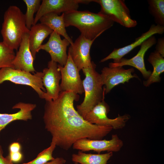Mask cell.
Here are the masks:
<instances>
[{
	"label": "cell",
	"instance_id": "3",
	"mask_svg": "<svg viewBox=\"0 0 164 164\" xmlns=\"http://www.w3.org/2000/svg\"><path fill=\"white\" fill-rule=\"evenodd\" d=\"M24 14L16 6H9L5 12L1 34L5 45L13 50H17L23 35L29 33Z\"/></svg>",
	"mask_w": 164,
	"mask_h": 164
},
{
	"label": "cell",
	"instance_id": "18",
	"mask_svg": "<svg viewBox=\"0 0 164 164\" xmlns=\"http://www.w3.org/2000/svg\"><path fill=\"white\" fill-rule=\"evenodd\" d=\"M36 107L35 104L20 102L14 105L12 109H20L11 114L0 113V132L11 122L15 120L27 121L32 118V111Z\"/></svg>",
	"mask_w": 164,
	"mask_h": 164
},
{
	"label": "cell",
	"instance_id": "24",
	"mask_svg": "<svg viewBox=\"0 0 164 164\" xmlns=\"http://www.w3.org/2000/svg\"><path fill=\"white\" fill-rule=\"evenodd\" d=\"M15 56L14 50L0 42V69L7 67L14 68L12 62Z\"/></svg>",
	"mask_w": 164,
	"mask_h": 164
},
{
	"label": "cell",
	"instance_id": "21",
	"mask_svg": "<svg viewBox=\"0 0 164 164\" xmlns=\"http://www.w3.org/2000/svg\"><path fill=\"white\" fill-rule=\"evenodd\" d=\"M152 65L153 69L149 77L143 84L145 87L149 86L152 83L160 81V74L164 71V59L155 50L151 53L148 59Z\"/></svg>",
	"mask_w": 164,
	"mask_h": 164
},
{
	"label": "cell",
	"instance_id": "5",
	"mask_svg": "<svg viewBox=\"0 0 164 164\" xmlns=\"http://www.w3.org/2000/svg\"><path fill=\"white\" fill-rule=\"evenodd\" d=\"M42 72H37L32 74L30 73L11 67L0 69V84L5 81L15 84L24 85L31 87L41 99L47 100L46 89L42 81Z\"/></svg>",
	"mask_w": 164,
	"mask_h": 164
},
{
	"label": "cell",
	"instance_id": "31",
	"mask_svg": "<svg viewBox=\"0 0 164 164\" xmlns=\"http://www.w3.org/2000/svg\"><path fill=\"white\" fill-rule=\"evenodd\" d=\"M66 162V160L62 157H57L45 164H64Z\"/></svg>",
	"mask_w": 164,
	"mask_h": 164
},
{
	"label": "cell",
	"instance_id": "26",
	"mask_svg": "<svg viewBox=\"0 0 164 164\" xmlns=\"http://www.w3.org/2000/svg\"><path fill=\"white\" fill-rule=\"evenodd\" d=\"M56 146L55 142L52 141L50 146L39 153L35 159L22 164H45L53 160L55 158L53 156V153Z\"/></svg>",
	"mask_w": 164,
	"mask_h": 164
},
{
	"label": "cell",
	"instance_id": "15",
	"mask_svg": "<svg viewBox=\"0 0 164 164\" xmlns=\"http://www.w3.org/2000/svg\"><path fill=\"white\" fill-rule=\"evenodd\" d=\"M42 72V81L45 88L47 101L55 100L61 92L59 82L61 76L57 63L51 60L48 62L47 67Z\"/></svg>",
	"mask_w": 164,
	"mask_h": 164
},
{
	"label": "cell",
	"instance_id": "20",
	"mask_svg": "<svg viewBox=\"0 0 164 164\" xmlns=\"http://www.w3.org/2000/svg\"><path fill=\"white\" fill-rule=\"evenodd\" d=\"M64 15V13L60 15L55 13H49L42 16L39 21L41 23L47 26L53 31L63 36L70 42V45L73 44V42L66 32Z\"/></svg>",
	"mask_w": 164,
	"mask_h": 164
},
{
	"label": "cell",
	"instance_id": "29",
	"mask_svg": "<svg viewBox=\"0 0 164 164\" xmlns=\"http://www.w3.org/2000/svg\"><path fill=\"white\" fill-rule=\"evenodd\" d=\"M3 151L0 145V164H13L8 156L4 157L3 156Z\"/></svg>",
	"mask_w": 164,
	"mask_h": 164
},
{
	"label": "cell",
	"instance_id": "22",
	"mask_svg": "<svg viewBox=\"0 0 164 164\" xmlns=\"http://www.w3.org/2000/svg\"><path fill=\"white\" fill-rule=\"evenodd\" d=\"M113 155L112 152L103 154L86 153L79 151L77 154L72 155V160L81 164H107Z\"/></svg>",
	"mask_w": 164,
	"mask_h": 164
},
{
	"label": "cell",
	"instance_id": "27",
	"mask_svg": "<svg viewBox=\"0 0 164 164\" xmlns=\"http://www.w3.org/2000/svg\"><path fill=\"white\" fill-rule=\"evenodd\" d=\"M155 51L164 57V38H159L156 42Z\"/></svg>",
	"mask_w": 164,
	"mask_h": 164
},
{
	"label": "cell",
	"instance_id": "11",
	"mask_svg": "<svg viewBox=\"0 0 164 164\" xmlns=\"http://www.w3.org/2000/svg\"><path fill=\"white\" fill-rule=\"evenodd\" d=\"M95 39L90 40L80 35L70 45L68 54L79 71L92 65L90 50Z\"/></svg>",
	"mask_w": 164,
	"mask_h": 164
},
{
	"label": "cell",
	"instance_id": "19",
	"mask_svg": "<svg viewBox=\"0 0 164 164\" xmlns=\"http://www.w3.org/2000/svg\"><path fill=\"white\" fill-rule=\"evenodd\" d=\"M53 31L48 27L41 23H37L31 27L29 35V44L34 60L37 50L43 40Z\"/></svg>",
	"mask_w": 164,
	"mask_h": 164
},
{
	"label": "cell",
	"instance_id": "1",
	"mask_svg": "<svg viewBox=\"0 0 164 164\" xmlns=\"http://www.w3.org/2000/svg\"><path fill=\"white\" fill-rule=\"evenodd\" d=\"M79 99V95L73 92L61 91L56 99L46 101L45 105V128L56 146L65 150L82 138L101 140L113 129L86 121L74 107V102Z\"/></svg>",
	"mask_w": 164,
	"mask_h": 164
},
{
	"label": "cell",
	"instance_id": "9",
	"mask_svg": "<svg viewBox=\"0 0 164 164\" xmlns=\"http://www.w3.org/2000/svg\"><path fill=\"white\" fill-rule=\"evenodd\" d=\"M123 145V141L117 134H114L112 135L111 139L109 140L82 138L76 141L72 147L73 149L83 152L93 151L100 154L103 151H119Z\"/></svg>",
	"mask_w": 164,
	"mask_h": 164
},
{
	"label": "cell",
	"instance_id": "23",
	"mask_svg": "<svg viewBox=\"0 0 164 164\" xmlns=\"http://www.w3.org/2000/svg\"><path fill=\"white\" fill-rule=\"evenodd\" d=\"M149 12L156 25L164 26V0H148Z\"/></svg>",
	"mask_w": 164,
	"mask_h": 164
},
{
	"label": "cell",
	"instance_id": "2",
	"mask_svg": "<svg viewBox=\"0 0 164 164\" xmlns=\"http://www.w3.org/2000/svg\"><path fill=\"white\" fill-rule=\"evenodd\" d=\"M64 13L65 27H76L81 35L90 40L96 39L114 23L108 17L99 12L76 10Z\"/></svg>",
	"mask_w": 164,
	"mask_h": 164
},
{
	"label": "cell",
	"instance_id": "10",
	"mask_svg": "<svg viewBox=\"0 0 164 164\" xmlns=\"http://www.w3.org/2000/svg\"><path fill=\"white\" fill-rule=\"evenodd\" d=\"M92 0H43L36 12L33 25L44 15L53 12L59 14L77 10L79 4H88Z\"/></svg>",
	"mask_w": 164,
	"mask_h": 164
},
{
	"label": "cell",
	"instance_id": "17",
	"mask_svg": "<svg viewBox=\"0 0 164 164\" xmlns=\"http://www.w3.org/2000/svg\"><path fill=\"white\" fill-rule=\"evenodd\" d=\"M29 33H26L22 37L12 65L15 69L34 73L35 71L33 66L34 60L29 48Z\"/></svg>",
	"mask_w": 164,
	"mask_h": 164
},
{
	"label": "cell",
	"instance_id": "30",
	"mask_svg": "<svg viewBox=\"0 0 164 164\" xmlns=\"http://www.w3.org/2000/svg\"><path fill=\"white\" fill-rule=\"evenodd\" d=\"M21 149L20 144L17 142H14L9 146V152H20Z\"/></svg>",
	"mask_w": 164,
	"mask_h": 164
},
{
	"label": "cell",
	"instance_id": "14",
	"mask_svg": "<svg viewBox=\"0 0 164 164\" xmlns=\"http://www.w3.org/2000/svg\"><path fill=\"white\" fill-rule=\"evenodd\" d=\"M157 40L155 36H152L145 40L140 45V49L136 55L129 59L122 58L116 63L111 62L109 64V67H123L128 65L133 67L142 73L143 77L147 79L152 72L146 69L144 63V57L147 51L155 44Z\"/></svg>",
	"mask_w": 164,
	"mask_h": 164
},
{
	"label": "cell",
	"instance_id": "16",
	"mask_svg": "<svg viewBox=\"0 0 164 164\" xmlns=\"http://www.w3.org/2000/svg\"><path fill=\"white\" fill-rule=\"evenodd\" d=\"M164 32V26L157 25H152L149 29L136 38L135 41L130 44L123 47L115 48L108 56L101 59L100 62L102 63L112 59L114 63L118 62L123 57L130 52L150 36L155 34H162Z\"/></svg>",
	"mask_w": 164,
	"mask_h": 164
},
{
	"label": "cell",
	"instance_id": "8",
	"mask_svg": "<svg viewBox=\"0 0 164 164\" xmlns=\"http://www.w3.org/2000/svg\"><path fill=\"white\" fill-rule=\"evenodd\" d=\"M68 59L65 65L62 66L58 64L60 71L61 81L60 84L61 91H70L77 94H81L84 92L79 74V70L68 54Z\"/></svg>",
	"mask_w": 164,
	"mask_h": 164
},
{
	"label": "cell",
	"instance_id": "28",
	"mask_svg": "<svg viewBox=\"0 0 164 164\" xmlns=\"http://www.w3.org/2000/svg\"><path fill=\"white\" fill-rule=\"evenodd\" d=\"M10 160L13 163H17L20 162L22 159L23 155L20 152H9L8 156Z\"/></svg>",
	"mask_w": 164,
	"mask_h": 164
},
{
	"label": "cell",
	"instance_id": "12",
	"mask_svg": "<svg viewBox=\"0 0 164 164\" xmlns=\"http://www.w3.org/2000/svg\"><path fill=\"white\" fill-rule=\"evenodd\" d=\"M50 35L48 41L39 47L37 52L41 50L45 51L50 54L51 60L64 66L68 59L67 48L70 43L65 38L62 39L60 35L54 31Z\"/></svg>",
	"mask_w": 164,
	"mask_h": 164
},
{
	"label": "cell",
	"instance_id": "6",
	"mask_svg": "<svg viewBox=\"0 0 164 164\" xmlns=\"http://www.w3.org/2000/svg\"><path fill=\"white\" fill-rule=\"evenodd\" d=\"M99 4L101 10L99 13L109 18L116 22L127 28L135 27L137 22L132 18L129 9L124 0H93Z\"/></svg>",
	"mask_w": 164,
	"mask_h": 164
},
{
	"label": "cell",
	"instance_id": "7",
	"mask_svg": "<svg viewBox=\"0 0 164 164\" xmlns=\"http://www.w3.org/2000/svg\"><path fill=\"white\" fill-rule=\"evenodd\" d=\"M104 98L85 115L84 119L93 124L102 126L111 127L113 129H122L125 126L130 117L128 114L118 116L114 119L109 118L107 114L109 108Z\"/></svg>",
	"mask_w": 164,
	"mask_h": 164
},
{
	"label": "cell",
	"instance_id": "4",
	"mask_svg": "<svg viewBox=\"0 0 164 164\" xmlns=\"http://www.w3.org/2000/svg\"><path fill=\"white\" fill-rule=\"evenodd\" d=\"M96 65L93 62L90 67L82 70L85 76L83 80L85 96L83 102L77 106V111L84 118L86 114L104 98L105 87L100 74L97 72Z\"/></svg>",
	"mask_w": 164,
	"mask_h": 164
},
{
	"label": "cell",
	"instance_id": "25",
	"mask_svg": "<svg viewBox=\"0 0 164 164\" xmlns=\"http://www.w3.org/2000/svg\"><path fill=\"white\" fill-rule=\"evenodd\" d=\"M27 7L26 13L24 14L25 22L27 28L30 30L33 25L34 15L37 12L40 5V0H23Z\"/></svg>",
	"mask_w": 164,
	"mask_h": 164
},
{
	"label": "cell",
	"instance_id": "32",
	"mask_svg": "<svg viewBox=\"0 0 164 164\" xmlns=\"http://www.w3.org/2000/svg\"><path fill=\"white\" fill-rule=\"evenodd\" d=\"M73 164H79L78 163H77L74 162Z\"/></svg>",
	"mask_w": 164,
	"mask_h": 164
},
{
	"label": "cell",
	"instance_id": "13",
	"mask_svg": "<svg viewBox=\"0 0 164 164\" xmlns=\"http://www.w3.org/2000/svg\"><path fill=\"white\" fill-rule=\"evenodd\" d=\"M134 71L133 68L127 69L122 67H105L101 71L100 74L103 85L105 86V94L109 92L116 86L128 82L131 78L138 77L132 75Z\"/></svg>",
	"mask_w": 164,
	"mask_h": 164
}]
</instances>
